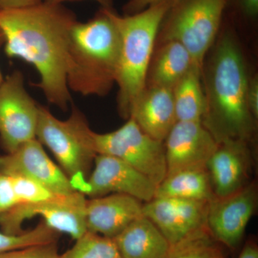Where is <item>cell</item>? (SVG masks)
Returning a JSON list of instances; mask_svg holds the SVG:
<instances>
[{"label": "cell", "mask_w": 258, "mask_h": 258, "mask_svg": "<svg viewBox=\"0 0 258 258\" xmlns=\"http://www.w3.org/2000/svg\"><path fill=\"white\" fill-rule=\"evenodd\" d=\"M113 240L121 258H166L171 248L166 237L144 215Z\"/></svg>", "instance_id": "ac0fdd59"}, {"label": "cell", "mask_w": 258, "mask_h": 258, "mask_svg": "<svg viewBox=\"0 0 258 258\" xmlns=\"http://www.w3.org/2000/svg\"><path fill=\"white\" fill-rule=\"evenodd\" d=\"M10 176L19 204L38 203L54 195L46 188L33 180L23 176Z\"/></svg>", "instance_id": "d4e9b609"}, {"label": "cell", "mask_w": 258, "mask_h": 258, "mask_svg": "<svg viewBox=\"0 0 258 258\" xmlns=\"http://www.w3.org/2000/svg\"><path fill=\"white\" fill-rule=\"evenodd\" d=\"M5 44V37L3 35V32L0 30V49L2 48L3 46H4ZM3 80H4V77H3V74H2L1 70H0V83L3 82Z\"/></svg>", "instance_id": "836d02e7"}, {"label": "cell", "mask_w": 258, "mask_h": 258, "mask_svg": "<svg viewBox=\"0 0 258 258\" xmlns=\"http://www.w3.org/2000/svg\"><path fill=\"white\" fill-rule=\"evenodd\" d=\"M215 198L206 166L184 169L166 175L156 188L154 198L210 201Z\"/></svg>", "instance_id": "ffe728a7"}, {"label": "cell", "mask_w": 258, "mask_h": 258, "mask_svg": "<svg viewBox=\"0 0 258 258\" xmlns=\"http://www.w3.org/2000/svg\"><path fill=\"white\" fill-rule=\"evenodd\" d=\"M98 154L118 158L149 178L157 186L167 174L164 142L144 132L128 118L117 130L94 133Z\"/></svg>", "instance_id": "52a82bcc"}, {"label": "cell", "mask_w": 258, "mask_h": 258, "mask_svg": "<svg viewBox=\"0 0 258 258\" xmlns=\"http://www.w3.org/2000/svg\"><path fill=\"white\" fill-rule=\"evenodd\" d=\"M252 168L250 144L240 140L219 142L206 164L215 198H225L248 185Z\"/></svg>", "instance_id": "5bb4252c"}, {"label": "cell", "mask_w": 258, "mask_h": 258, "mask_svg": "<svg viewBox=\"0 0 258 258\" xmlns=\"http://www.w3.org/2000/svg\"><path fill=\"white\" fill-rule=\"evenodd\" d=\"M166 258H228L225 247L204 227L171 246Z\"/></svg>", "instance_id": "7402d4cb"}, {"label": "cell", "mask_w": 258, "mask_h": 258, "mask_svg": "<svg viewBox=\"0 0 258 258\" xmlns=\"http://www.w3.org/2000/svg\"><path fill=\"white\" fill-rule=\"evenodd\" d=\"M129 118L152 138L164 142L177 121L172 89L146 86L134 103Z\"/></svg>", "instance_id": "e0dca14e"}, {"label": "cell", "mask_w": 258, "mask_h": 258, "mask_svg": "<svg viewBox=\"0 0 258 258\" xmlns=\"http://www.w3.org/2000/svg\"><path fill=\"white\" fill-rule=\"evenodd\" d=\"M94 168L81 192L91 198L109 194L129 195L145 203L155 195L156 185L132 166L118 158L97 154Z\"/></svg>", "instance_id": "8fae6325"}, {"label": "cell", "mask_w": 258, "mask_h": 258, "mask_svg": "<svg viewBox=\"0 0 258 258\" xmlns=\"http://www.w3.org/2000/svg\"><path fill=\"white\" fill-rule=\"evenodd\" d=\"M39 110L21 71H13L0 83V147L6 154L36 139Z\"/></svg>", "instance_id": "9c48e42d"}, {"label": "cell", "mask_w": 258, "mask_h": 258, "mask_svg": "<svg viewBox=\"0 0 258 258\" xmlns=\"http://www.w3.org/2000/svg\"><path fill=\"white\" fill-rule=\"evenodd\" d=\"M41 2L42 0H0V12L26 8L39 4Z\"/></svg>", "instance_id": "4dcf8cb0"}, {"label": "cell", "mask_w": 258, "mask_h": 258, "mask_svg": "<svg viewBox=\"0 0 258 258\" xmlns=\"http://www.w3.org/2000/svg\"><path fill=\"white\" fill-rule=\"evenodd\" d=\"M86 200L84 194L76 191L54 195L38 203L18 204L0 215V228L7 235H20L25 232L24 222L40 216L52 230L68 234L76 240L87 232Z\"/></svg>", "instance_id": "ba28073f"}, {"label": "cell", "mask_w": 258, "mask_h": 258, "mask_svg": "<svg viewBox=\"0 0 258 258\" xmlns=\"http://www.w3.org/2000/svg\"><path fill=\"white\" fill-rule=\"evenodd\" d=\"M94 133L86 116L76 106L69 118L62 120L40 105L35 138L48 148L74 189L80 192L98 154Z\"/></svg>", "instance_id": "5b68a950"}, {"label": "cell", "mask_w": 258, "mask_h": 258, "mask_svg": "<svg viewBox=\"0 0 258 258\" xmlns=\"http://www.w3.org/2000/svg\"><path fill=\"white\" fill-rule=\"evenodd\" d=\"M57 241L5 251L0 258H60Z\"/></svg>", "instance_id": "484cf974"}, {"label": "cell", "mask_w": 258, "mask_h": 258, "mask_svg": "<svg viewBox=\"0 0 258 258\" xmlns=\"http://www.w3.org/2000/svg\"><path fill=\"white\" fill-rule=\"evenodd\" d=\"M237 258H258V247L254 242H247L244 244Z\"/></svg>", "instance_id": "1f68e13d"}, {"label": "cell", "mask_w": 258, "mask_h": 258, "mask_svg": "<svg viewBox=\"0 0 258 258\" xmlns=\"http://www.w3.org/2000/svg\"><path fill=\"white\" fill-rule=\"evenodd\" d=\"M79 21L64 5L39 4L0 12L4 51L10 58L32 64L40 81L35 84L51 104L66 111L71 102L68 86L71 29Z\"/></svg>", "instance_id": "6da1fadb"}, {"label": "cell", "mask_w": 258, "mask_h": 258, "mask_svg": "<svg viewBox=\"0 0 258 258\" xmlns=\"http://www.w3.org/2000/svg\"><path fill=\"white\" fill-rule=\"evenodd\" d=\"M225 10V0H174L163 19L157 39L161 43H181L194 66L202 70L221 29Z\"/></svg>", "instance_id": "8992f818"}, {"label": "cell", "mask_w": 258, "mask_h": 258, "mask_svg": "<svg viewBox=\"0 0 258 258\" xmlns=\"http://www.w3.org/2000/svg\"><path fill=\"white\" fill-rule=\"evenodd\" d=\"M174 0H162L133 15L114 13L120 34L119 62L116 83L117 108L127 120L134 103L147 85L149 64L154 54L159 28Z\"/></svg>", "instance_id": "277c9868"}, {"label": "cell", "mask_w": 258, "mask_h": 258, "mask_svg": "<svg viewBox=\"0 0 258 258\" xmlns=\"http://www.w3.org/2000/svg\"><path fill=\"white\" fill-rule=\"evenodd\" d=\"M210 201L179 198H154L143 204V215L174 245L207 227Z\"/></svg>", "instance_id": "7c38bea8"}, {"label": "cell", "mask_w": 258, "mask_h": 258, "mask_svg": "<svg viewBox=\"0 0 258 258\" xmlns=\"http://www.w3.org/2000/svg\"><path fill=\"white\" fill-rule=\"evenodd\" d=\"M58 232L50 228L43 221L32 230L18 235H7L0 231V253L12 249L23 248L34 244L57 241Z\"/></svg>", "instance_id": "cb8c5ba5"}, {"label": "cell", "mask_w": 258, "mask_h": 258, "mask_svg": "<svg viewBox=\"0 0 258 258\" xmlns=\"http://www.w3.org/2000/svg\"><path fill=\"white\" fill-rule=\"evenodd\" d=\"M247 103L251 114L258 119V77L257 75L249 76L247 88Z\"/></svg>", "instance_id": "f1b7e54d"}, {"label": "cell", "mask_w": 258, "mask_h": 258, "mask_svg": "<svg viewBox=\"0 0 258 258\" xmlns=\"http://www.w3.org/2000/svg\"><path fill=\"white\" fill-rule=\"evenodd\" d=\"M149 64L146 86L171 88L182 79L194 66L191 55L176 41L161 42Z\"/></svg>", "instance_id": "d6986e66"}, {"label": "cell", "mask_w": 258, "mask_h": 258, "mask_svg": "<svg viewBox=\"0 0 258 258\" xmlns=\"http://www.w3.org/2000/svg\"><path fill=\"white\" fill-rule=\"evenodd\" d=\"M143 204L123 194H111L87 200V231L113 239L134 220L143 216Z\"/></svg>", "instance_id": "2e32d148"}, {"label": "cell", "mask_w": 258, "mask_h": 258, "mask_svg": "<svg viewBox=\"0 0 258 258\" xmlns=\"http://www.w3.org/2000/svg\"><path fill=\"white\" fill-rule=\"evenodd\" d=\"M60 258H121L113 239L86 232Z\"/></svg>", "instance_id": "603a6c76"}, {"label": "cell", "mask_w": 258, "mask_h": 258, "mask_svg": "<svg viewBox=\"0 0 258 258\" xmlns=\"http://www.w3.org/2000/svg\"><path fill=\"white\" fill-rule=\"evenodd\" d=\"M0 171L33 180L53 195L76 191L68 176L48 157L37 139L25 142L13 152L0 155Z\"/></svg>", "instance_id": "4fadbf2b"}, {"label": "cell", "mask_w": 258, "mask_h": 258, "mask_svg": "<svg viewBox=\"0 0 258 258\" xmlns=\"http://www.w3.org/2000/svg\"><path fill=\"white\" fill-rule=\"evenodd\" d=\"M162 0H128L123 7L124 15L135 14Z\"/></svg>", "instance_id": "f546056e"}, {"label": "cell", "mask_w": 258, "mask_h": 258, "mask_svg": "<svg viewBox=\"0 0 258 258\" xmlns=\"http://www.w3.org/2000/svg\"><path fill=\"white\" fill-rule=\"evenodd\" d=\"M204 61L202 83L205 112L202 123L217 143L240 140L252 143L257 120L249 111L247 88L249 75L243 52L232 30L225 29Z\"/></svg>", "instance_id": "7a4b0ae2"}, {"label": "cell", "mask_w": 258, "mask_h": 258, "mask_svg": "<svg viewBox=\"0 0 258 258\" xmlns=\"http://www.w3.org/2000/svg\"><path fill=\"white\" fill-rule=\"evenodd\" d=\"M227 8L245 21L255 22L258 17V0H225Z\"/></svg>", "instance_id": "4316f807"}, {"label": "cell", "mask_w": 258, "mask_h": 258, "mask_svg": "<svg viewBox=\"0 0 258 258\" xmlns=\"http://www.w3.org/2000/svg\"><path fill=\"white\" fill-rule=\"evenodd\" d=\"M167 174L204 167L217 147L201 121H176L164 142Z\"/></svg>", "instance_id": "9a60e30c"}, {"label": "cell", "mask_w": 258, "mask_h": 258, "mask_svg": "<svg viewBox=\"0 0 258 258\" xmlns=\"http://www.w3.org/2000/svg\"><path fill=\"white\" fill-rule=\"evenodd\" d=\"M42 1L51 5H63L66 3H75V2H82L86 0H42ZM91 1L96 2L98 4L101 5V8H108V9L113 8L114 0H91Z\"/></svg>", "instance_id": "d6a6232c"}, {"label": "cell", "mask_w": 258, "mask_h": 258, "mask_svg": "<svg viewBox=\"0 0 258 258\" xmlns=\"http://www.w3.org/2000/svg\"><path fill=\"white\" fill-rule=\"evenodd\" d=\"M258 192L252 181L237 192L209 202L207 227L225 248H237L257 207Z\"/></svg>", "instance_id": "30bf717a"}, {"label": "cell", "mask_w": 258, "mask_h": 258, "mask_svg": "<svg viewBox=\"0 0 258 258\" xmlns=\"http://www.w3.org/2000/svg\"><path fill=\"white\" fill-rule=\"evenodd\" d=\"M172 91L178 121H202L205 112V98L201 70L192 66Z\"/></svg>", "instance_id": "44dd1931"}, {"label": "cell", "mask_w": 258, "mask_h": 258, "mask_svg": "<svg viewBox=\"0 0 258 258\" xmlns=\"http://www.w3.org/2000/svg\"><path fill=\"white\" fill-rule=\"evenodd\" d=\"M18 204L11 176L0 171V215Z\"/></svg>", "instance_id": "83f0119b"}, {"label": "cell", "mask_w": 258, "mask_h": 258, "mask_svg": "<svg viewBox=\"0 0 258 258\" xmlns=\"http://www.w3.org/2000/svg\"><path fill=\"white\" fill-rule=\"evenodd\" d=\"M113 8H100L93 18L71 29L67 81L70 91L106 96L116 83L120 39Z\"/></svg>", "instance_id": "3957f363"}]
</instances>
